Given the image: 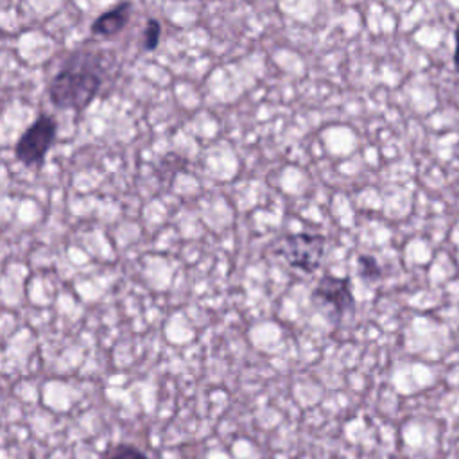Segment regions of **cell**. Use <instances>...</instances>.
I'll return each mask as SVG.
<instances>
[{
  "label": "cell",
  "instance_id": "cell-9",
  "mask_svg": "<svg viewBox=\"0 0 459 459\" xmlns=\"http://www.w3.org/2000/svg\"><path fill=\"white\" fill-rule=\"evenodd\" d=\"M454 66L459 72V27L455 30V52H454Z\"/></svg>",
  "mask_w": 459,
  "mask_h": 459
},
{
  "label": "cell",
  "instance_id": "cell-4",
  "mask_svg": "<svg viewBox=\"0 0 459 459\" xmlns=\"http://www.w3.org/2000/svg\"><path fill=\"white\" fill-rule=\"evenodd\" d=\"M312 299L330 307L337 316L351 312L355 307V298L350 276H323L312 290Z\"/></svg>",
  "mask_w": 459,
  "mask_h": 459
},
{
  "label": "cell",
  "instance_id": "cell-1",
  "mask_svg": "<svg viewBox=\"0 0 459 459\" xmlns=\"http://www.w3.org/2000/svg\"><path fill=\"white\" fill-rule=\"evenodd\" d=\"M108 66L102 50L81 47L74 50L48 82V99L59 109L82 111L97 97Z\"/></svg>",
  "mask_w": 459,
  "mask_h": 459
},
{
  "label": "cell",
  "instance_id": "cell-7",
  "mask_svg": "<svg viewBox=\"0 0 459 459\" xmlns=\"http://www.w3.org/2000/svg\"><path fill=\"white\" fill-rule=\"evenodd\" d=\"M160 36H161V23L156 18H149L143 30V48L154 50L160 43Z\"/></svg>",
  "mask_w": 459,
  "mask_h": 459
},
{
  "label": "cell",
  "instance_id": "cell-8",
  "mask_svg": "<svg viewBox=\"0 0 459 459\" xmlns=\"http://www.w3.org/2000/svg\"><path fill=\"white\" fill-rule=\"evenodd\" d=\"M359 273L366 280H377L382 274L378 262L371 255H360L359 256Z\"/></svg>",
  "mask_w": 459,
  "mask_h": 459
},
{
  "label": "cell",
  "instance_id": "cell-6",
  "mask_svg": "<svg viewBox=\"0 0 459 459\" xmlns=\"http://www.w3.org/2000/svg\"><path fill=\"white\" fill-rule=\"evenodd\" d=\"M100 459H149L138 446L120 443L111 446Z\"/></svg>",
  "mask_w": 459,
  "mask_h": 459
},
{
  "label": "cell",
  "instance_id": "cell-2",
  "mask_svg": "<svg viewBox=\"0 0 459 459\" xmlns=\"http://www.w3.org/2000/svg\"><path fill=\"white\" fill-rule=\"evenodd\" d=\"M325 251L326 238L321 233L298 231L285 237L276 253H280L290 267L305 274H314L325 258Z\"/></svg>",
  "mask_w": 459,
  "mask_h": 459
},
{
  "label": "cell",
  "instance_id": "cell-3",
  "mask_svg": "<svg viewBox=\"0 0 459 459\" xmlns=\"http://www.w3.org/2000/svg\"><path fill=\"white\" fill-rule=\"evenodd\" d=\"M56 120L48 115H41L36 118L20 136L16 147H14V156L20 163L25 167H41L47 152L50 151L54 140H56Z\"/></svg>",
  "mask_w": 459,
  "mask_h": 459
},
{
  "label": "cell",
  "instance_id": "cell-5",
  "mask_svg": "<svg viewBox=\"0 0 459 459\" xmlns=\"http://www.w3.org/2000/svg\"><path fill=\"white\" fill-rule=\"evenodd\" d=\"M133 5L129 2H120L118 5L111 7L109 11L99 14L91 23V32L100 38H109L118 34L129 22Z\"/></svg>",
  "mask_w": 459,
  "mask_h": 459
}]
</instances>
